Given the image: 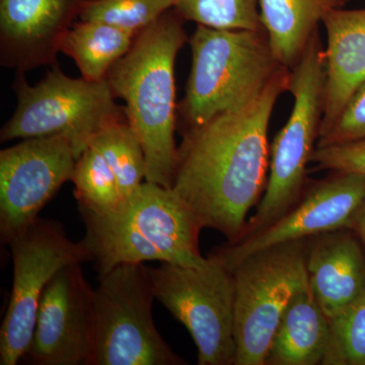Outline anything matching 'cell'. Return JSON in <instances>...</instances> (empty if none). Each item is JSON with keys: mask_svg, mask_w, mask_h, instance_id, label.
<instances>
[{"mask_svg": "<svg viewBox=\"0 0 365 365\" xmlns=\"http://www.w3.org/2000/svg\"><path fill=\"white\" fill-rule=\"evenodd\" d=\"M203 268L160 263L148 267L155 299L188 330L199 365H235L232 272L215 253Z\"/></svg>", "mask_w": 365, "mask_h": 365, "instance_id": "cell-9", "label": "cell"}, {"mask_svg": "<svg viewBox=\"0 0 365 365\" xmlns=\"http://www.w3.org/2000/svg\"><path fill=\"white\" fill-rule=\"evenodd\" d=\"M136 36L108 24L79 20L67 32L60 52L73 59L83 78L102 81L130 50Z\"/></svg>", "mask_w": 365, "mask_h": 365, "instance_id": "cell-19", "label": "cell"}, {"mask_svg": "<svg viewBox=\"0 0 365 365\" xmlns=\"http://www.w3.org/2000/svg\"><path fill=\"white\" fill-rule=\"evenodd\" d=\"M90 144L95 146L109 163L123 199L145 181V155L128 120L107 127Z\"/></svg>", "mask_w": 365, "mask_h": 365, "instance_id": "cell-20", "label": "cell"}, {"mask_svg": "<svg viewBox=\"0 0 365 365\" xmlns=\"http://www.w3.org/2000/svg\"><path fill=\"white\" fill-rule=\"evenodd\" d=\"M174 11L182 20L209 28L265 31L259 0H180Z\"/></svg>", "mask_w": 365, "mask_h": 365, "instance_id": "cell-22", "label": "cell"}, {"mask_svg": "<svg viewBox=\"0 0 365 365\" xmlns=\"http://www.w3.org/2000/svg\"><path fill=\"white\" fill-rule=\"evenodd\" d=\"M311 163L319 170L365 176V137L350 143L316 148Z\"/></svg>", "mask_w": 365, "mask_h": 365, "instance_id": "cell-26", "label": "cell"}, {"mask_svg": "<svg viewBox=\"0 0 365 365\" xmlns=\"http://www.w3.org/2000/svg\"><path fill=\"white\" fill-rule=\"evenodd\" d=\"M78 155L63 135L33 137L0 151V235L4 244L33 225L71 181Z\"/></svg>", "mask_w": 365, "mask_h": 365, "instance_id": "cell-11", "label": "cell"}, {"mask_svg": "<svg viewBox=\"0 0 365 365\" xmlns=\"http://www.w3.org/2000/svg\"><path fill=\"white\" fill-rule=\"evenodd\" d=\"M71 181L78 207L105 211L123 200L114 172L91 144L76 160Z\"/></svg>", "mask_w": 365, "mask_h": 365, "instance_id": "cell-21", "label": "cell"}, {"mask_svg": "<svg viewBox=\"0 0 365 365\" xmlns=\"http://www.w3.org/2000/svg\"><path fill=\"white\" fill-rule=\"evenodd\" d=\"M13 289L0 330V364L16 365L32 341L41 297L60 269L91 261L83 242L67 237L61 223L38 218L9 242Z\"/></svg>", "mask_w": 365, "mask_h": 365, "instance_id": "cell-10", "label": "cell"}, {"mask_svg": "<svg viewBox=\"0 0 365 365\" xmlns=\"http://www.w3.org/2000/svg\"><path fill=\"white\" fill-rule=\"evenodd\" d=\"M346 228L307 240L309 284L329 319L365 289V257Z\"/></svg>", "mask_w": 365, "mask_h": 365, "instance_id": "cell-16", "label": "cell"}, {"mask_svg": "<svg viewBox=\"0 0 365 365\" xmlns=\"http://www.w3.org/2000/svg\"><path fill=\"white\" fill-rule=\"evenodd\" d=\"M365 137V83L348 101L336 123L319 137L316 148L359 140Z\"/></svg>", "mask_w": 365, "mask_h": 365, "instance_id": "cell-25", "label": "cell"}, {"mask_svg": "<svg viewBox=\"0 0 365 365\" xmlns=\"http://www.w3.org/2000/svg\"><path fill=\"white\" fill-rule=\"evenodd\" d=\"M18 72L14 91L18 104L2 127L0 141L63 135L71 141L78 158L91 140L107 127L127 120L124 108L107 79L91 81L67 76L52 66L37 85H29Z\"/></svg>", "mask_w": 365, "mask_h": 365, "instance_id": "cell-6", "label": "cell"}, {"mask_svg": "<svg viewBox=\"0 0 365 365\" xmlns=\"http://www.w3.org/2000/svg\"><path fill=\"white\" fill-rule=\"evenodd\" d=\"M91 297L81 263L60 269L41 297L24 359L35 365H91Z\"/></svg>", "mask_w": 365, "mask_h": 365, "instance_id": "cell-12", "label": "cell"}, {"mask_svg": "<svg viewBox=\"0 0 365 365\" xmlns=\"http://www.w3.org/2000/svg\"><path fill=\"white\" fill-rule=\"evenodd\" d=\"M364 202L365 176L339 173V176L313 187L272 225L235 244L215 250V254L232 269L262 250L347 228L353 225Z\"/></svg>", "mask_w": 365, "mask_h": 365, "instance_id": "cell-13", "label": "cell"}, {"mask_svg": "<svg viewBox=\"0 0 365 365\" xmlns=\"http://www.w3.org/2000/svg\"><path fill=\"white\" fill-rule=\"evenodd\" d=\"M329 340L330 321L307 276L283 314L265 365L323 364Z\"/></svg>", "mask_w": 365, "mask_h": 365, "instance_id": "cell-17", "label": "cell"}, {"mask_svg": "<svg viewBox=\"0 0 365 365\" xmlns=\"http://www.w3.org/2000/svg\"><path fill=\"white\" fill-rule=\"evenodd\" d=\"M325 78V50L316 31L290 76L288 91L294 96V108L274 139L265 192L244 237L272 225L302 198L307 167L318 143Z\"/></svg>", "mask_w": 365, "mask_h": 365, "instance_id": "cell-5", "label": "cell"}, {"mask_svg": "<svg viewBox=\"0 0 365 365\" xmlns=\"http://www.w3.org/2000/svg\"><path fill=\"white\" fill-rule=\"evenodd\" d=\"M83 240L98 277L117 266L148 261L203 268L199 246L202 230L193 211L173 188L144 181L114 208L78 207Z\"/></svg>", "mask_w": 365, "mask_h": 365, "instance_id": "cell-3", "label": "cell"}, {"mask_svg": "<svg viewBox=\"0 0 365 365\" xmlns=\"http://www.w3.org/2000/svg\"><path fill=\"white\" fill-rule=\"evenodd\" d=\"M290 76L281 66L253 102L187 129L178 148L173 189L201 227L220 232L227 244L244 237L247 216L265 192L269 123Z\"/></svg>", "mask_w": 365, "mask_h": 365, "instance_id": "cell-1", "label": "cell"}, {"mask_svg": "<svg viewBox=\"0 0 365 365\" xmlns=\"http://www.w3.org/2000/svg\"><path fill=\"white\" fill-rule=\"evenodd\" d=\"M347 0H259L261 21L281 66L297 63L319 24Z\"/></svg>", "mask_w": 365, "mask_h": 365, "instance_id": "cell-18", "label": "cell"}, {"mask_svg": "<svg viewBox=\"0 0 365 365\" xmlns=\"http://www.w3.org/2000/svg\"><path fill=\"white\" fill-rule=\"evenodd\" d=\"M191 72L179 110L187 129L253 102L280 68L265 31L197 26Z\"/></svg>", "mask_w": 365, "mask_h": 365, "instance_id": "cell-4", "label": "cell"}, {"mask_svg": "<svg viewBox=\"0 0 365 365\" xmlns=\"http://www.w3.org/2000/svg\"><path fill=\"white\" fill-rule=\"evenodd\" d=\"M155 299L144 264L101 276L91 297V365H184L158 333Z\"/></svg>", "mask_w": 365, "mask_h": 365, "instance_id": "cell-7", "label": "cell"}, {"mask_svg": "<svg viewBox=\"0 0 365 365\" xmlns=\"http://www.w3.org/2000/svg\"><path fill=\"white\" fill-rule=\"evenodd\" d=\"M307 240L256 252L230 269L235 285V365H265L283 314L307 279Z\"/></svg>", "mask_w": 365, "mask_h": 365, "instance_id": "cell-8", "label": "cell"}, {"mask_svg": "<svg viewBox=\"0 0 365 365\" xmlns=\"http://www.w3.org/2000/svg\"><path fill=\"white\" fill-rule=\"evenodd\" d=\"M186 42L182 19L172 9L136 36L106 78L143 146L145 181L170 189L179 158L175 64Z\"/></svg>", "mask_w": 365, "mask_h": 365, "instance_id": "cell-2", "label": "cell"}, {"mask_svg": "<svg viewBox=\"0 0 365 365\" xmlns=\"http://www.w3.org/2000/svg\"><path fill=\"white\" fill-rule=\"evenodd\" d=\"M180 0H86L79 20L98 21L138 35Z\"/></svg>", "mask_w": 365, "mask_h": 365, "instance_id": "cell-23", "label": "cell"}, {"mask_svg": "<svg viewBox=\"0 0 365 365\" xmlns=\"http://www.w3.org/2000/svg\"><path fill=\"white\" fill-rule=\"evenodd\" d=\"M329 321L330 340L323 365H365V289Z\"/></svg>", "mask_w": 365, "mask_h": 365, "instance_id": "cell-24", "label": "cell"}, {"mask_svg": "<svg viewBox=\"0 0 365 365\" xmlns=\"http://www.w3.org/2000/svg\"><path fill=\"white\" fill-rule=\"evenodd\" d=\"M353 225H355L356 230H359L360 237H361L362 242H364L365 246V202L364 205L360 207L356 216H355Z\"/></svg>", "mask_w": 365, "mask_h": 365, "instance_id": "cell-27", "label": "cell"}, {"mask_svg": "<svg viewBox=\"0 0 365 365\" xmlns=\"http://www.w3.org/2000/svg\"><path fill=\"white\" fill-rule=\"evenodd\" d=\"M86 0H0V64L18 72L57 66Z\"/></svg>", "mask_w": 365, "mask_h": 365, "instance_id": "cell-14", "label": "cell"}, {"mask_svg": "<svg viewBox=\"0 0 365 365\" xmlns=\"http://www.w3.org/2000/svg\"><path fill=\"white\" fill-rule=\"evenodd\" d=\"M323 25L326 78L319 138L332 128L353 93L365 83V9H335Z\"/></svg>", "mask_w": 365, "mask_h": 365, "instance_id": "cell-15", "label": "cell"}]
</instances>
